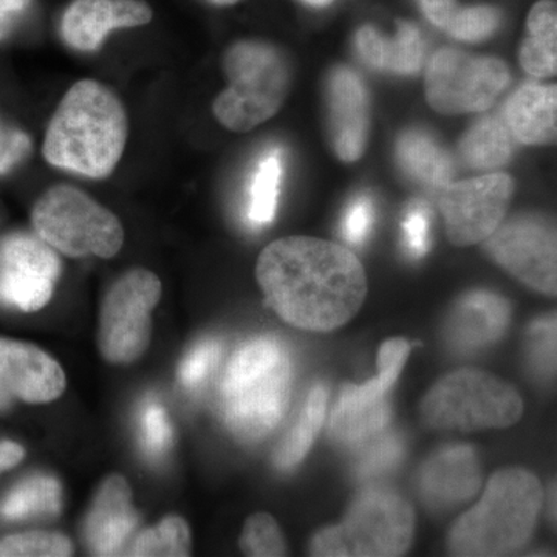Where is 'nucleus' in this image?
<instances>
[{"label": "nucleus", "mask_w": 557, "mask_h": 557, "mask_svg": "<svg viewBox=\"0 0 557 557\" xmlns=\"http://www.w3.org/2000/svg\"><path fill=\"white\" fill-rule=\"evenodd\" d=\"M544 498L541 482L525 469L496 472L478 504L450 528V555H515L533 536Z\"/></svg>", "instance_id": "4"}, {"label": "nucleus", "mask_w": 557, "mask_h": 557, "mask_svg": "<svg viewBox=\"0 0 557 557\" xmlns=\"http://www.w3.org/2000/svg\"><path fill=\"white\" fill-rule=\"evenodd\" d=\"M325 413H327V388L317 384L311 387L298 420L289 429L284 442L274 454V465L281 471H292L307 457L324 424Z\"/></svg>", "instance_id": "26"}, {"label": "nucleus", "mask_w": 557, "mask_h": 557, "mask_svg": "<svg viewBox=\"0 0 557 557\" xmlns=\"http://www.w3.org/2000/svg\"><path fill=\"white\" fill-rule=\"evenodd\" d=\"M399 166L408 177L432 190L454 182V161L448 150L424 131L403 132L397 141Z\"/></svg>", "instance_id": "23"}, {"label": "nucleus", "mask_w": 557, "mask_h": 557, "mask_svg": "<svg viewBox=\"0 0 557 557\" xmlns=\"http://www.w3.org/2000/svg\"><path fill=\"white\" fill-rule=\"evenodd\" d=\"M127 134L120 98L98 81L83 79L70 87L51 116L42 153L51 166L106 178L123 157Z\"/></svg>", "instance_id": "2"}, {"label": "nucleus", "mask_w": 557, "mask_h": 557, "mask_svg": "<svg viewBox=\"0 0 557 557\" xmlns=\"http://www.w3.org/2000/svg\"><path fill=\"white\" fill-rule=\"evenodd\" d=\"M67 537L46 531L14 534L0 541V557H64L72 556Z\"/></svg>", "instance_id": "34"}, {"label": "nucleus", "mask_w": 557, "mask_h": 557, "mask_svg": "<svg viewBox=\"0 0 557 557\" xmlns=\"http://www.w3.org/2000/svg\"><path fill=\"white\" fill-rule=\"evenodd\" d=\"M458 150L468 168L487 171L505 166L511 160L515 145L504 120L486 116L463 135Z\"/></svg>", "instance_id": "25"}, {"label": "nucleus", "mask_w": 557, "mask_h": 557, "mask_svg": "<svg viewBox=\"0 0 557 557\" xmlns=\"http://www.w3.org/2000/svg\"><path fill=\"white\" fill-rule=\"evenodd\" d=\"M355 49L369 67L395 75H416L424 60L423 38L410 22H399L397 35L391 39L372 25H364L355 35Z\"/></svg>", "instance_id": "22"}, {"label": "nucleus", "mask_w": 557, "mask_h": 557, "mask_svg": "<svg viewBox=\"0 0 557 557\" xmlns=\"http://www.w3.org/2000/svg\"><path fill=\"white\" fill-rule=\"evenodd\" d=\"M61 274L54 249L32 234L0 240V302L32 313L46 307Z\"/></svg>", "instance_id": "14"}, {"label": "nucleus", "mask_w": 557, "mask_h": 557, "mask_svg": "<svg viewBox=\"0 0 557 557\" xmlns=\"http://www.w3.org/2000/svg\"><path fill=\"white\" fill-rule=\"evenodd\" d=\"M228 87L215 98V119L233 132H248L278 112L289 94L292 70L284 54L260 40H240L223 60Z\"/></svg>", "instance_id": "5"}, {"label": "nucleus", "mask_w": 557, "mask_h": 557, "mask_svg": "<svg viewBox=\"0 0 557 557\" xmlns=\"http://www.w3.org/2000/svg\"><path fill=\"white\" fill-rule=\"evenodd\" d=\"M511 318V304L504 296L487 289H472L454 304L443 335L456 354H479L504 338Z\"/></svg>", "instance_id": "16"}, {"label": "nucleus", "mask_w": 557, "mask_h": 557, "mask_svg": "<svg viewBox=\"0 0 557 557\" xmlns=\"http://www.w3.org/2000/svg\"><path fill=\"white\" fill-rule=\"evenodd\" d=\"M512 194L515 182L500 172L450 182L440 189L438 209L449 240L457 247L485 240L504 222Z\"/></svg>", "instance_id": "13"}, {"label": "nucleus", "mask_w": 557, "mask_h": 557, "mask_svg": "<svg viewBox=\"0 0 557 557\" xmlns=\"http://www.w3.org/2000/svg\"><path fill=\"white\" fill-rule=\"evenodd\" d=\"M416 533V515L405 497L369 487L355 498L338 525L319 531L310 545L313 556H401Z\"/></svg>", "instance_id": "6"}, {"label": "nucleus", "mask_w": 557, "mask_h": 557, "mask_svg": "<svg viewBox=\"0 0 557 557\" xmlns=\"http://www.w3.org/2000/svg\"><path fill=\"white\" fill-rule=\"evenodd\" d=\"M293 359L276 336L247 341L230 358L219 387L223 421L240 442L269 437L287 412Z\"/></svg>", "instance_id": "3"}, {"label": "nucleus", "mask_w": 557, "mask_h": 557, "mask_svg": "<svg viewBox=\"0 0 557 557\" xmlns=\"http://www.w3.org/2000/svg\"><path fill=\"white\" fill-rule=\"evenodd\" d=\"M527 364L536 379L552 381L556 373V317L539 318L527 333Z\"/></svg>", "instance_id": "31"}, {"label": "nucleus", "mask_w": 557, "mask_h": 557, "mask_svg": "<svg viewBox=\"0 0 557 557\" xmlns=\"http://www.w3.org/2000/svg\"><path fill=\"white\" fill-rule=\"evenodd\" d=\"M209 2L214 3V5L219 7H230L234 5V3L239 2V0H209Z\"/></svg>", "instance_id": "44"}, {"label": "nucleus", "mask_w": 557, "mask_h": 557, "mask_svg": "<svg viewBox=\"0 0 557 557\" xmlns=\"http://www.w3.org/2000/svg\"><path fill=\"white\" fill-rule=\"evenodd\" d=\"M30 5L32 0H0V40L10 35Z\"/></svg>", "instance_id": "40"}, {"label": "nucleus", "mask_w": 557, "mask_h": 557, "mask_svg": "<svg viewBox=\"0 0 557 557\" xmlns=\"http://www.w3.org/2000/svg\"><path fill=\"white\" fill-rule=\"evenodd\" d=\"M60 482L50 475H35L24 480L7 494L0 504V516L10 520L33 516L58 515L61 511Z\"/></svg>", "instance_id": "27"}, {"label": "nucleus", "mask_w": 557, "mask_h": 557, "mask_svg": "<svg viewBox=\"0 0 557 557\" xmlns=\"http://www.w3.org/2000/svg\"><path fill=\"white\" fill-rule=\"evenodd\" d=\"M491 259L528 287L556 296V228L539 214L502 222L485 240Z\"/></svg>", "instance_id": "12"}, {"label": "nucleus", "mask_w": 557, "mask_h": 557, "mask_svg": "<svg viewBox=\"0 0 557 557\" xmlns=\"http://www.w3.org/2000/svg\"><path fill=\"white\" fill-rule=\"evenodd\" d=\"M36 233L51 248L70 258H113L123 247L119 218L73 186H54L32 212Z\"/></svg>", "instance_id": "8"}, {"label": "nucleus", "mask_w": 557, "mask_h": 557, "mask_svg": "<svg viewBox=\"0 0 557 557\" xmlns=\"http://www.w3.org/2000/svg\"><path fill=\"white\" fill-rule=\"evenodd\" d=\"M161 298V282L148 270L123 274L104 296L98 346L113 364H129L150 343V313Z\"/></svg>", "instance_id": "10"}, {"label": "nucleus", "mask_w": 557, "mask_h": 557, "mask_svg": "<svg viewBox=\"0 0 557 557\" xmlns=\"http://www.w3.org/2000/svg\"><path fill=\"white\" fill-rule=\"evenodd\" d=\"M509 84L511 73L504 61L446 47L428 62L424 94L435 112L465 115L485 112Z\"/></svg>", "instance_id": "9"}, {"label": "nucleus", "mask_w": 557, "mask_h": 557, "mask_svg": "<svg viewBox=\"0 0 557 557\" xmlns=\"http://www.w3.org/2000/svg\"><path fill=\"white\" fill-rule=\"evenodd\" d=\"M376 209L369 196H358L350 201L341 220V236L347 244L361 247L375 225Z\"/></svg>", "instance_id": "38"}, {"label": "nucleus", "mask_w": 557, "mask_h": 557, "mask_svg": "<svg viewBox=\"0 0 557 557\" xmlns=\"http://www.w3.org/2000/svg\"><path fill=\"white\" fill-rule=\"evenodd\" d=\"M359 449L361 450L354 463V474L361 482L383 478L394 471L406 454L401 435L386 431L359 446Z\"/></svg>", "instance_id": "29"}, {"label": "nucleus", "mask_w": 557, "mask_h": 557, "mask_svg": "<svg viewBox=\"0 0 557 557\" xmlns=\"http://www.w3.org/2000/svg\"><path fill=\"white\" fill-rule=\"evenodd\" d=\"M222 357V343L219 339H205L186 355L178 369V379L188 388L200 387L218 368Z\"/></svg>", "instance_id": "36"}, {"label": "nucleus", "mask_w": 557, "mask_h": 557, "mask_svg": "<svg viewBox=\"0 0 557 557\" xmlns=\"http://www.w3.org/2000/svg\"><path fill=\"white\" fill-rule=\"evenodd\" d=\"M131 556L190 555V531L188 523L177 516L166 518L159 525L143 531L131 548Z\"/></svg>", "instance_id": "30"}, {"label": "nucleus", "mask_w": 557, "mask_h": 557, "mask_svg": "<svg viewBox=\"0 0 557 557\" xmlns=\"http://www.w3.org/2000/svg\"><path fill=\"white\" fill-rule=\"evenodd\" d=\"M482 485V468L472 446L437 450L418 472V493L434 511H446L472 500Z\"/></svg>", "instance_id": "18"}, {"label": "nucleus", "mask_w": 557, "mask_h": 557, "mask_svg": "<svg viewBox=\"0 0 557 557\" xmlns=\"http://www.w3.org/2000/svg\"><path fill=\"white\" fill-rule=\"evenodd\" d=\"M152 21L143 0H73L61 22V35L78 51L100 49L110 32L139 27Z\"/></svg>", "instance_id": "19"}, {"label": "nucleus", "mask_w": 557, "mask_h": 557, "mask_svg": "<svg viewBox=\"0 0 557 557\" xmlns=\"http://www.w3.org/2000/svg\"><path fill=\"white\" fill-rule=\"evenodd\" d=\"M256 277L267 304L310 332L343 327L364 304L368 278L350 249L317 237H284L260 252Z\"/></svg>", "instance_id": "1"}, {"label": "nucleus", "mask_w": 557, "mask_h": 557, "mask_svg": "<svg viewBox=\"0 0 557 557\" xmlns=\"http://www.w3.org/2000/svg\"><path fill=\"white\" fill-rule=\"evenodd\" d=\"M403 247L410 258L420 259L431 247V212L421 201L410 205L401 222Z\"/></svg>", "instance_id": "37"}, {"label": "nucleus", "mask_w": 557, "mask_h": 557, "mask_svg": "<svg viewBox=\"0 0 557 557\" xmlns=\"http://www.w3.org/2000/svg\"><path fill=\"white\" fill-rule=\"evenodd\" d=\"M137 523L129 483L123 475H110L98 490L86 522L91 552L97 556L120 555Z\"/></svg>", "instance_id": "20"}, {"label": "nucleus", "mask_w": 557, "mask_h": 557, "mask_svg": "<svg viewBox=\"0 0 557 557\" xmlns=\"http://www.w3.org/2000/svg\"><path fill=\"white\" fill-rule=\"evenodd\" d=\"M502 24L500 10L494 7L479 5L460 9L456 7L450 13L443 30L454 39L467 42H480L491 38Z\"/></svg>", "instance_id": "32"}, {"label": "nucleus", "mask_w": 557, "mask_h": 557, "mask_svg": "<svg viewBox=\"0 0 557 557\" xmlns=\"http://www.w3.org/2000/svg\"><path fill=\"white\" fill-rule=\"evenodd\" d=\"M418 3H420L428 21L434 24L435 27L442 28V30L448 22L450 13L457 7L456 0H418Z\"/></svg>", "instance_id": "41"}, {"label": "nucleus", "mask_w": 557, "mask_h": 557, "mask_svg": "<svg viewBox=\"0 0 557 557\" xmlns=\"http://www.w3.org/2000/svg\"><path fill=\"white\" fill-rule=\"evenodd\" d=\"M408 339H388L380 348L379 373L361 386H348L341 392L338 405L330 418L333 442L346 448H359L386 431L391 421L388 394L399 379L410 354Z\"/></svg>", "instance_id": "11"}, {"label": "nucleus", "mask_w": 557, "mask_h": 557, "mask_svg": "<svg viewBox=\"0 0 557 557\" xmlns=\"http://www.w3.org/2000/svg\"><path fill=\"white\" fill-rule=\"evenodd\" d=\"M300 2L307 3L310 7H317V9H324V7H329L333 0H300Z\"/></svg>", "instance_id": "43"}, {"label": "nucleus", "mask_w": 557, "mask_h": 557, "mask_svg": "<svg viewBox=\"0 0 557 557\" xmlns=\"http://www.w3.org/2000/svg\"><path fill=\"white\" fill-rule=\"evenodd\" d=\"M65 386L64 370L46 351L33 344L0 338V410L16 401H53Z\"/></svg>", "instance_id": "15"}, {"label": "nucleus", "mask_w": 557, "mask_h": 557, "mask_svg": "<svg viewBox=\"0 0 557 557\" xmlns=\"http://www.w3.org/2000/svg\"><path fill=\"white\" fill-rule=\"evenodd\" d=\"M141 445L150 457H160L172 445V428L168 420L166 410L157 399H148L143 405L141 417Z\"/></svg>", "instance_id": "35"}, {"label": "nucleus", "mask_w": 557, "mask_h": 557, "mask_svg": "<svg viewBox=\"0 0 557 557\" xmlns=\"http://www.w3.org/2000/svg\"><path fill=\"white\" fill-rule=\"evenodd\" d=\"M330 139L339 160L354 163L364 156L369 132V97L355 70L339 65L327 79Z\"/></svg>", "instance_id": "17"}, {"label": "nucleus", "mask_w": 557, "mask_h": 557, "mask_svg": "<svg viewBox=\"0 0 557 557\" xmlns=\"http://www.w3.org/2000/svg\"><path fill=\"white\" fill-rule=\"evenodd\" d=\"M520 65L534 78H549L557 72V7L555 0H541L531 9L527 38L519 53Z\"/></svg>", "instance_id": "24"}, {"label": "nucleus", "mask_w": 557, "mask_h": 557, "mask_svg": "<svg viewBox=\"0 0 557 557\" xmlns=\"http://www.w3.org/2000/svg\"><path fill=\"white\" fill-rule=\"evenodd\" d=\"M504 123L522 145L548 146L556 141L557 89L555 84L528 83L504 106Z\"/></svg>", "instance_id": "21"}, {"label": "nucleus", "mask_w": 557, "mask_h": 557, "mask_svg": "<svg viewBox=\"0 0 557 557\" xmlns=\"http://www.w3.org/2000/svg\"><path fill=\"white\" fill-rule=\"evenodd\" d=\"M24 456L25 450L17 443H0V471L16 467Z\"/></svg>", "instance_id": "42"}, {"label": "nucleus", "mask_w": 557, "mask_h": 557, "mask_svg": "<svg viewBox=\"0 0 557 557\" xmlns=\"http://www.w3.org/2000/svg\"><path fill=\"white\" fill-rule=\"evenodd\" d=\"M424 424L440 431L505 429L523 416V399L505 381L482 372L460 369L438 381L421 401Z\"/></svg>", "instance_id": "7"}, {"label": "nucleus", "mask_w": 557, "mask_h": 557, "mask_svg": "<svg viewBox=\"0 0 557 557\" xmlns=\"http://www.w3.org/2000/svg\"><path fill=\"white\" fill-rule=\"evenodd\" d=\"M240 548L248 556L287 555L284 534L273 516L267 515V512H258L245 522L240 536Z\"/></svg>", "instance_id": "33"}, {"label": "nucleus", "mask_w": 557, "mask_h": 557, "mask_svg": "<svg viewBox=\"0 0 557 557\" xmlns=\"http://www.w3.org/2000/svg\"><path fill=\"white\" fill-rule=\"evenodd\" d=\"M282 171L284 163L278 150H271L259 161L249 185L247 214L252 225H269L276 218Z\"/></svg>", "instance_id": "28"}, {"label": "nucleus", "mask_w": 557, "mask_h": 557, "mask_svg": "<svg viewBox=\"0 0 557 557\" xmlns=\"http://www.w3.org/2000/svg\"><path fill=\"white\" fill-rule=\"evenodd\" d=\"M32 139L27 134L0 123V175L7 174L30 153Z\"/></svg>", "instance_id": "39"}]
</instances>
